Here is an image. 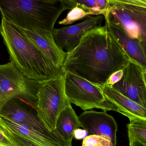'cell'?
<instances>
[{"label":"cell","mask_w":146,"mask_h":146,"mask_svg":"<svg viewBox=\"0 0 146 146\" xmlns=\"http://www.w3.org/2000/svg\"><path fill=\"white\" fill-rule=\"evenodd\" d=\"M131 60L106 26L100 25L87 32L79 44L68 53L62 71L102 85Z\"/></svg>","instance_id":"cell-1"},{"label":"cell","mask_w":146,"mask_h":146,"mask_svg":"<svg viewBox=\"0 0 146 146\" xmlns=\"http://www.w3.org/2000/svg\"><path fill=\"white\" fill-rule=\"evenodd\" d=\"M0 33L10 61L28 79L42 82L63 72L56 68L18 27L3 19H1Z\"/></svg>","instance_id":"cell-2"},{"label":"cell","mask_w":146,"mask_h":146,"mask_svg":"<svg viewBox=\"0 0 146 146\" xmlns=\"http://www.w3.org/2000/svg\"><path fill=\"white\" fill-rule=\"evenodd\" d=\"M69 9L66 0H0L2 19L37 32L53 33L58 18Z\"/></svg>","instance_id":"cell-3"},{"label":"cell","mask_w":146,"mask_h":146,"mask_svg":"<svg viewBox=\"0 0 146 146\" xmlns=\"http://www.w3.org/2000/svg\"><path fill=\"white\" fill-rule=\"evenodd\" d=\"M104 16L146 48V0H109Z\"/></svg>","instance_id":"cell-4"},{"label":"cell","mask_w":146,"mask_h":146,"mask_svg":"<svg viewBox=\"0 0 146 146\" xmlns=\"http://www.w3.org/2000/svg\"><path fill=\"white\" fill-rule=\"evenodd\" d=\"M36 96L37 115L49 131L54 132L61 112L71 104L65 91L64 73L41 82Z\"/></svg>","instance_id":"cell-5"},{"label":"cell","mask_w":146,"mask_h":146,"mask_svg":"<svg viewBox=\"0 0 146 146\" xmlns=\"http://www.w3.org/2000/svg\"><path fill=\"white\" fill-rule=\"evenodd\" d=\"M41 83L26 77L12 62L0 65V113L5 105L15 98L36 111L37 92Z\"/></svg>","instance_id":"cell-6"},{"label":"cell","mask_w":146,"mask_h":146,"mask_svg":"<svg viewBox=\"0 0 146 146\" xmlns=\"http://www.w3.org/2000/svg\"><path fill=\"white\" fill-rule=\"evenodd\" d=\"M64 73L65 91L71 103L83 111L97 109L116 111L115 106L105 97L99 85L69 72Z\"/></svg>","instance_id":"cell-7"},{"label":"cell","mask_w":146,"mask_h":146,"mask_svg":"<svg viewBox=\"0 0 146 146\" xmlns=\"http://www.w3.org/2000/svg\"><path fill=\"white\" fill-rule=\"evenodd\" d=\"M123 75L113 88L146 109V87L143 78V69L133 60L129 61L123 69Z\"/></svg>","instance_id":"cell-8"},{"label":"cell","mask_w":146,"mask_h":146,"mask_svg":"<svg viewBox=\"0 0 146 146\" xmlns=\"http://www.w3.org/2000/svg\"><path fill=\"white\" fill-rule=\"evenodd\" d=\"M104 15H88L81 23L70 26L54 29L53 34L59 48L66 53L71 52L79 44L84 34L94 27L101 25Z\"/></svg>","instance_id":"cell-9"},{"label":"cell","mask_w":146,"mask_h":146,"mask_svg":"<svg viewBox=\"0 0 146 146\" xmlns=\"http://www.w3.org/2000/svg\"><path fill=\"white\" fill-rule=\"evenodd\" d=\"M81 127L93 135L107 136L111 139L113 146L117 145V125L114 117L106 111H86L79 117Z\"/></svg>","instance_id":"cell-10"},{"label":"cell","mask_w":146,"mask_h":146,"mask_svg":"<svg viewBox=\"0 0 146 146\" xmlns=\"http://www.w3.org/2000/svg\"><path fill=\"white\" fill-rule=\"evenodd\" d=\"M23 102L17 98L9 100L3 108L0 116L8 118L18 124L30 127L45 134H59L56 130L53 132L49 131L38 117L37 114L26 108L22 103Z\"/></svg>","instance_id":"cell-11"},{"label":"cell","mask_w":146,"mask_h":146,"mask_svg":"<svg viewBox=\"0 0 146 146\" xmlns=\"http://www.w3.org/2000/svg\"><path fill=\"white\" fill-rule=\"evenodd\" d=\"M18 28L56 68L62 70L63 63L68 53L62 50L57 46L55 41L53 33L37 32Z\"/></svg>","instance_id":"cell-12"},{"label":"cell","mask_w":146,"mask_h":146,"mask_svg":"<svg viewBox=\"0 0 146 146\" xmlns=\"http://www.w3.org/2000/svg\"><path fill=\"white\" fill-rule=\"evenodd\" d=\"M99 86L105 97L115 106L117 112L127 117L129 120L135 119L146 120V109L112 87L105 85Z\"/></svg>","instance_id":"cell-13"},{"label":"cell","mask_w":146,"mask_h":146,"mask_svg":"<svg viewBox=\"0 0 146 146\" xmlns=\"http://www.w3.org/2000/svg\"><path fill=\"white\" fill-rule=\"evenodd\" d=\"M0 121L10 130L40 146H72L59 134L49 135L30 127L18 124L8 118L0 116Z\"/></svg>","instance_id":"cell-14"},{"label":"cell","mask_w":146,"mask_h":146,"mask_svg":"<svg viewBox=\"0 0 146 146\" xmlns=\"http://www.w3.org/2000/svg\"><path fill=\"white\" fill-rule=\"evenodd\" d=\"M111 34L121 45L127 55L133 61L138 63L146 70V55L145 51L142 45L137 41L130 38L119 27L111 25L105 21Z\"/></svg>","instance_id":"cell-15"},{"label":"cell","mask_w":146,"mask_h":146,"mask_svg":"<svg viewBox=\"0 0 146 146\" xmlns=\"http://www.w3.org/2000/svg\"><path fill=\"white\" fill-rule=\"evenodd\" d=\"M80 127L81 124L79 117L70 104L64 108L58 117L55 130L67 142L72 144L74 131Z\"/></svg>","instance_id":"cell-16"},{"label":"cell","mask_w":146,"mask_h":146,"mask_svg":"<svg viewBox=\"0 0 146 146\" xmlns=\"http://www.w3.org/2000/svg\"><path fill=\"white\" fill-rule=\"evenodd\" d=\"M127 128L129 141H136L146 145V120H130L127 125Z\"/></svg>","instance_id":"cell-17"},{"label":"cell","mask_w":146,"mask_h":146,"mask_svg":"<svg viewBox=\"0 0 146 146\" xmlns=\"http://www.w3.org/2000/svg\"><path fill=\"white\" fill-rule=\"evenodd\" d=\"M70 9L77 6L90 13L92 15H104L106 12L100 5L99 0H66Z\"/></svg>","instance_id":"cell-18"},{"label":"cell","mask_w":146,"mask_h":146,"mask_svg":"<svg viewBox=\"0 0 146 146\" xmlns=\"http://www.w3.org/2000/svg\"><path fill=\"white\" fill-rule=\"evenodd\" d=\"M0 130L16 146H40L10 130L0 121Z\"/></svg>","instance_id":"cell-19"},{"label":"cell","mask_w":146,"mask_h":146,"mask_svg":"<svg viewBox=\"0 0 146 146\" xmlns=\"http://www.w3.org/2000/svg\"><path fill=\"white\" fill-rule=\"evenodd\" d=\"M88 15H92L81 8L76 6L68 12L66 17L59 21V24L62 25H71L77 21L86 18Z\"/></svg>","instance_id":"cell-20"},{"label":"cell","mask_w":146,"mask_h":146,"mask_svg":"<svg viewBox=\"0 0 146 146\" xmlns=\"http://www.w3.org/2000/svg\"><path fill=\"white\" fill-rule=\"evenodd\" d=\"M82 146H114L110 137L91 135L83 140Z\"/></svg>","instance_id":"cell-21"},{"label":"cell","mask_w":146,"mask_h":146,"mask_svg":"<svg viewBox=\"0 0 146 146\" xmlns=\"http://www.w3.org/2000/svg\"><path fill=\"white\" fill-rule=\"evenodd\" d=\"M123 75V69L116 71L109 77L105 85L112 87L114 85L118 83L122 79Z\"/></svg>","instance_id":"cell-22"},{"label":"cell","mask_w":146,"mask_h":146,"mask_svg":"<svg viewBox=\"0 0 146 146\" xmlns=\"http://www.w3.org/2000/svg\"><path fill=\"white\" fill-rule=\"evenodd\" d=\"M88 134V132L85 129H77L74 131V137L77 140H84Z\"/></svg>","instance_id":"cell-23"},{"label":"cell","mask_w":146,"mask_h":146,"mask_svg":"<svg viewBox=\"0 0 146 146\" xmlns=\"http://www.w3.org/2000/svg\"><path fill=\"white\" fill-rule=\"evenodd\" d=\"M0 144L6 146H16L13 141L9 139L0 130Z\"/></svg>","instance_id":"cell-24"},{"label":"cell","mask_w":146,"mask_h":146,"mask_svg":"<svg viewBox=\"0 0 146 146\" xmlns=\"http://www.w3.org/2000/svg\"><path fill=\"white\" fill-rule=\"evenodd\" d=\"M129 146H146L138 141L134 140L129 141Z\"/></svg>","instance_id":"cell-25"},{"label":"cell","mask_w":146,"mask_h":146,"mask_svg":"<svg viewBox=\"0 0 146 146\" xmlns=\"http://www.w3.org/2000/svg\"><path fill=\"white\" fill-rule=\"evenodd\" d=\"M143 75L144 81H145V85L146 87V70H143Z\"/></svg>","instance_id":"cell-26"},{"label":"cell","mask_w":146,"mask_h":146,"mask_svg":"<svg viewBox=\"0 0 146 146\" xmlns=\"http://www.w3.org/2000/svg\"><path fill=\"white\" fill-rule=\"evenodd\" d=\"M0 146H6L3 145H1V144H0Z\"/></svg>","instance_id":"cell-27"},{"label":"cell","mask_w":146,"mask_h":146,"mask_svg":"<svg viewBox=\"0 0 146 146\" xmlns=\"http://www.w3.org/2000/svg\"><path fill=\"white\" fill-rule=\"evenodd\" d=\"M145 51L146 55V48H145Z\"/></svg>","instance_id":"cell-28"}]
</instances>
